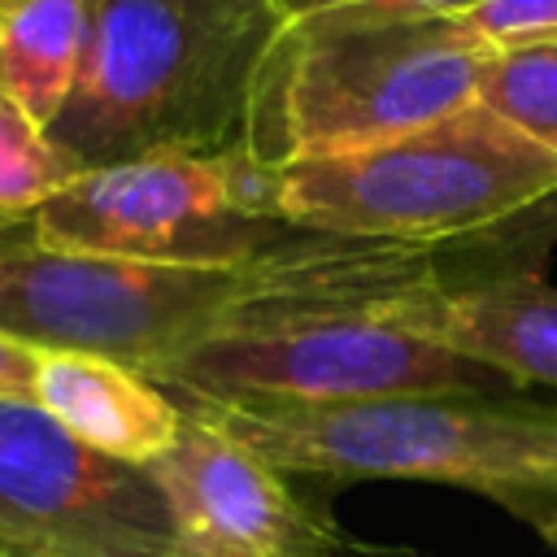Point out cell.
<instances>
[{"label":"cell","mask_w":557,"mask_h":557,"mask_svg":"<svg viewBox=\"0 0 557 557\" xmlns=\"http://www.w3.org/2000/svg\"><path fill=\"white\" fill-rule=\"evenodd\" d=\"M270 205L313 235L544 261L557 239V148L474 100L405 135L270 170Z\"/></svg>","instance_id":"1"},{"label":"cell","mask_w":557,"mask_h":557,"mask_svg":"<svg viewBox=\"0 0 557 557\" xmlns=\"http://www.w3.org/2000/svg\"><path fill=\"white\" fill-rule=\"evenodd\" d=\"M178 405L292 479L461 487L557 548V405L518 400L513 392H409L339 405Z\"/></svg>","instance_id":"2"},{"label":"cell","mask_w":557,"mask_h":557,"mask_svg":"<svg viewBox=\"0 0 557 557\" xmlns=\"http://www.w3.org/2000/svg\"><path fill=\"white\" fill-rule=\"evenodd\" d=\"M492 57L466 13L344 4L283 17L257 65L239 148L278 170L405 135L474 104Z\"/></svg>","instance_id":"3"},{"label":"cell","mask_w":557,"mask_h":557,"mask_svg":"<svg viewBox=\"0 0 557 557\" xmlns=\"http://www.w3.org/2000/svg\"><path fill=\"white\" fill-rule=\"evenodd\" d=\"M278 26V0H91L83 70L52 139L78 170L235 148Z\"/></svg>","instance_id":"4"},{"label":"cell","mask_w":557,"mask_h":557,"mask_svg":"<svg viewBox=\"0 0 557 557\" xmlns=\"http://www.w3.org/2000/svg\"><path fill=\"white\" fill-rule=\"evenodd\" d=\"M30 231L52 248L174 265H244L296 235L270 205V170L239 144L78 170Z\"/></svg>","instance_id":"5"},{"label":"cell","mask_w":557,"mask_h":557,"mask_svg":"<svg viewBox=\"0 0 557 557\" xmlns=\"http://www.w3.org/2000/svg\"><path fill=\"white\" fill-rule=\"evenodd\" d=\"M174 400L339 405L409 392H500L505 379L374 313H305L213 335L152 374Z\"/></svg>","instance_id":"6"},{"label":"cell","mask_w":557,"mask_h":557,"mask_svg":"<svg viewBox=\"0 0 557 557\" xmlns=\"http://www.w3.org/2000/svg\"><path fill=\"white\" fill-rule=\"evenodd\" d=\"M157 548H174V535L148 470L83 448L30 400H0V557Z\"/></svg>","instance_id":"7"},{"label":"cell","mask_w":557,"mask_h":557,"mask_svg":"<svg viewBox=\"0 0 557 557\" xmlns=\"http://www.w3.org/2000/svg\"><path fill=\"white\" fill-rule=\"evenodd\" d=\"M174 548L187 557H370L326 505L292 487L261 453L183 409L170 453L148 466Z\"/></svg>","instance_id":"8"},{"label":"cell","mask_w":557,"mask_h":557,"mask_svg":"<svg viewBox=\"0 0 557 557\" xmlns=\"http://www.w3.org/2000/svg\"><path fill=\"white\" fill-rule=\"evenodd\" d=\"M366 313L431 339L505 383L557 387V287H548L535 265L435 283L370 305Z\"/></svg>","instance_id":"9"},{"label":"cell","mask_w":557,"mask_h":557,"mask_svg":"<svg viewBox=\"0 0 557 557\" xmlns=\"http://www.w3.org/2000/svg\"><path fill=\"white\" fill-rule=\"evenodd\" d=\"M30 405H39L83 448L135 470H148L170 453L183 431V405L165 387L135 366L96 352L39 348Z\"/></svg>","instance_id":"10"},{"label":"cell","mask_w":557,"mask_h":557,"mask_svg":"<svg viewBox=\"0 0 557 557\" xmlns=\"http://www.w3.org/2000/svg\"><path fill=\"white\" fill-rule=\"evenodd\" d=\"M91 35V0H0V87L52 131Z\"/></svg>","instance_id":"11"},{"label":"cell","mask_w":557,"mask_h":557,"mask_svg":"<svg viewBox=\"0 0 557 557\" xmlns=\"http://www.w3.org/2000/svg\"><path fill=\"white\" fill-rule=\"evenodd\" d=\"M74 174L78 161L0 87V226L30 222Z\"/></svg>","instance_id":"12"},{"label":"cell","mask_w":557,"mask_h":557,"mask_svg":"<svg viewBox=\"0 0 557 557\" xmlns=\"http://www.w3.org/2000/svg\"><path fill=\"white\" fill-rule=\"evenodd\" d=\"M479 104L557 148V35L496 48L479 87Z\"/></svg>","instance_id":"13"},{"label":"cell","mask_w":557,"mask_h":557,"mask_svg":"<svg viewBox=\"0 0 557 557\" xmlns=\"http://www.w3.org/2000/svg\"><path fill=\"white\" fill-rule=\"evenodd\" d=\"M466 22L492 48H513L527 39L557 35V0H483L466 13Z\"/></svg>","instance_id":"14"},{"label":"cell","mask_w":557,"mask_h":557,"mask_svg":"<svg viewBox=\"0 0 557 557\" xmlns=\"http://www.w3.org/2000/svg\"><path fill=\"white\" fill-rule=\"evenodd\" d=\"M35 366H39V348L0 331V400H30Z\"/></svg>","instance_id":"15"},{"label":"cell","mask_w":557,"mask_h":557,"mask_svg":"<svg viewBox=\"0 0 557 557\" xmlns=\"http://www.w3.org/2000/svg\"><path fill=\"white\" fill-rule=\"evenodd\" d=\"M344 4H400V9H431V13H470L483 0H278L283 17L318 13V9H344Z\"/></svg>","instance_id":"16"},{"label":"cell","mask_w":557,"mask_h":557,"mask_svg":"<svg viewBox=\"0 0 557 557\" xmlns=\"http://www.w3.org/2000/svg\"><path fill=\"white\" fill-rule=\"evenodd\" d=\"M139 557H187V553H178V548H157V553H139ZM370 557H422V553H413V548H392V544H379Z\"/></svg>","instance_id":"17"}]
</instances>
